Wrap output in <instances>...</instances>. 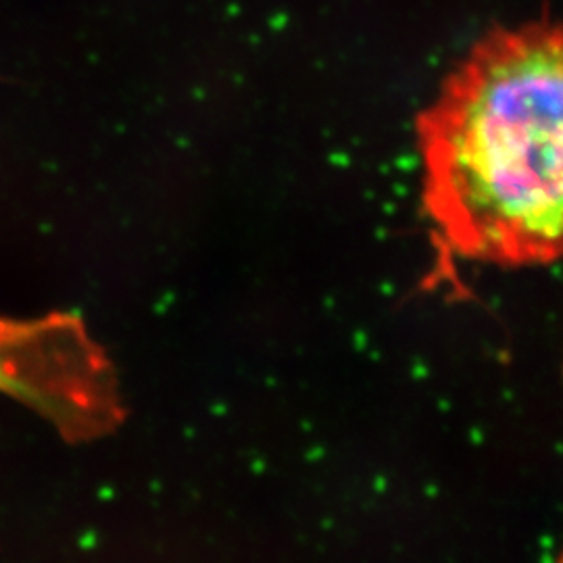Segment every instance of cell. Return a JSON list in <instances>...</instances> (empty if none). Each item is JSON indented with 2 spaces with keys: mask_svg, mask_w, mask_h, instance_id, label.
<instances>
[{
  "mask_svg": "<svg viewBox=\"0 0 563 563\" xmlns=\"http://www.w3.org/2000/svg\"><path fill=\"white\" fill-rule=\"evenodd\" d=\"M422 205L446 255L563 262V23L497 27L416 120Z\"/></svg>",
  "mask_w": 563,
  "mask_h": 563,
  "instance_id": "6da1fadb",
  "label": "cell"
},
{
  "mask_svg": "<svg viewBox=\"0 0 563 563\" xmlns=\"http://www.w3.org/2000/svg\"><path fill=\"white\" fill-rule=\"evenodd\" d=\"M0 393L74 443L101 439L125 418L113 362L74 313L0 318Z\"/></svg>",
  "mask_w": 563,
  "mask_h": 563,
  "instance_id": "7a4b0ae2",
  "label": "cell"
},
{
  "mask_svg": "<svg viewBox=\"0 0 563 563\" xmlns=\"http://www.w3.org/2000/svg\"><path fill=\"white\" fill-rule=\"evenodd\" d=\"M558 563H563V553H562V558H560V560H558Z\"/></svg>",
  "mask_w": 563,
  "mask_h": 563,
  "instance_id": "3957f363",
  "label": "cell"
}]
</instances>
